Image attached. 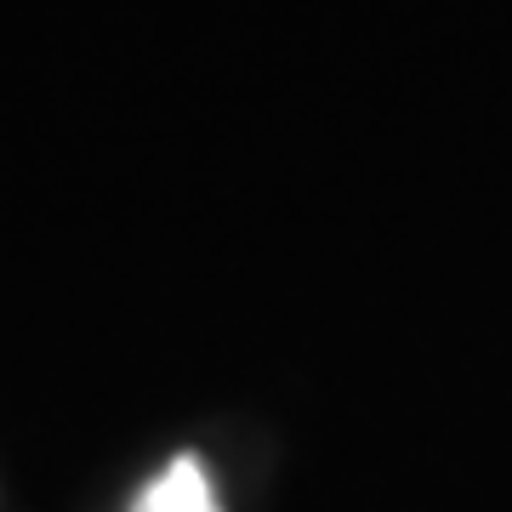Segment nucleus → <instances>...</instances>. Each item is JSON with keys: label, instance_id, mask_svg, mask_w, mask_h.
I'll return each instance as SVG.
<instances>
[{"label": "nucleus", "instance_id": "nucleus-1", "mask_svg": "<svg viewBox=\"0 0 512 512\" xmlns=\"http://www.w3.org/2000/svg\"><path fill=\"white\" fill-rule=\"evenodd\" d=\"M131 512H222V507H217V490H211V478H205L200 461L177 456L143 495H137Z\"/></svg>", "mask_w": 512, "mask_h": 512}]
</instances>
